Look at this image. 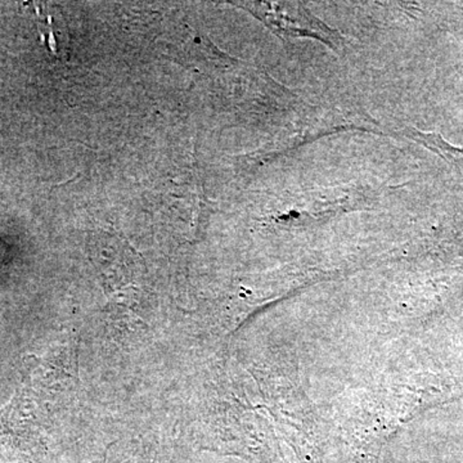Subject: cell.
I'll return each instance as SVG.
<instances>
[{"label":"cell","instance_id":"7a4b0ae2","mask_svg":"<svg viewBox=\"0 0 463 463\" xmlns=\"http://www.w3.org/2000/svg\"><path fill=\"white\" fill-rule=\"evenodd\" d=\"M404 136L430 149L438 156L444 158L448 164L455 166L458 172H463V148L450 145L440 134L420 132L416 128H408L404 130Z\"/></svg>","mask_w":463,"mask_h":463},{"label":"cell","instance_id":"6da1fadb","mask_svg":"<svg viewBox=\"0 0 463 463\" xmlns=\"http://www.w3.org/2000/svg\"><path fill=\"white\" fill-rule=\"evenodd\" d=\"M245 8L279 38L316 39L335 52L343 48L344 36L317 18L303 3L252 2L246 3Z\"/></svg>","mask_w":463,"mask_h":463}]
</instances>
